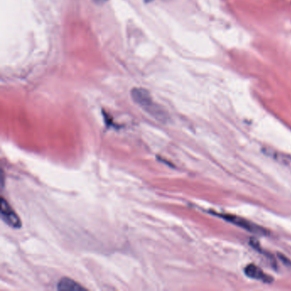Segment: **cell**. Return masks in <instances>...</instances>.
I'll return each mask as SVG.
<instances>
[{"label": "cell", "instance_id": "6", "mask_svg": "<svg viewBox=\"0 0 291 291\" xmlns=\"http://www.w3.org/2000/svg\"><path fill=\"white\" fill-rule=\"evenodd\" d=\"M262 151L264 152L266 155L269 156V157L273 158V160L281 162V163L285 164V165H291V157L288 155H284V154H280L276 150L268 148V149H263Z\"/></svg>", "mask_w": 291, "mask_h": 291}, {"label": "cell", "instance_id": "7", "mask_svg": "<svg viewBox=\"0 0 291 291\" xmlns=\"http://www.w3.org/2000/svg\"><path fill=\"white\" fill-rule=\"evenodd\" d=\"M97 1H102V2H104V1H107V0H97Z\"/></svg>", "mask_w": 291, "mask_h": 291}, {"label": "cell", "instance_id": "3", "mask_svg": "<svg viewBox=\"0 0 291 291\" xmlns=\"http://www.w3.org/2000/svg\"><path fill=\"white\" fill-rule=\"evenodd\" d=\"M1 218L10 227L15 229L21 227V219L17 216V214L3 198H2L1 201Z\"/></svg>", "mask_w": 291, "mask_h": 291}, {"label": "cell", "instance_id": "2", "mask_svg": "<svg viewBox=\"0 0 291 291\" xmlns=\"http://www.w3.org/2000/svg\"><path fill=\"white\" fill-rule=\"evenodd\" d=\"M214 215L219 216L222 218H224V220L230 222L231 224H236L239 227L243 228L244 230H248L249 232L255 234H261V235H266L268 234L267 230L264 228L261 227L260 225L254 224L253 222L249 221L245 218H241L237 216H231V215H218L214 213Z\"/></svg>", "mask_w": 291, "mask_h": 291}, {"label": "cell", "instance_id": "5", "mask_svg": "<svg viewBox=\"0 0 291 291\" xmlns=\"http://www.w3.org/2000/svg\"><path fill=\"white\" fill-rule=\"evenodd\" d=\"M58 291H83L85 290V288H83L81 285H79L73 279L64 278L58 283Z\"/></svg>", "mask_w": 291, "mask_h": 291}, {"label": "cell", "instance_id": "4", "mask_svg": "<svg viewBox=\"0 0 291 291\" xmlns=\"http://www.w3.org/2000/svg\"><path fill=\"white\" fill-rule=\"evenodd\" d=\"M244 273L250 279L260 280L261 282L271 283L273 281L272 277L267 275V273H265L260 267L255 265L250 264L247 266L244 269Z\"/></svg>", "mask_w": 291, "mask_h": 291}, {"label": "cell", "instance_id": "1", "mask_svg": "<svg viewBox=\"0 0 291 291\" xmlns=\"http://www.w3.org/2000/svg\"><path fill=\"white\" fill-rule=\"evenodd\" d=\"M132 96L135 103L142 107L149 115H153L156 119L165 118L163 111L152 100L150 95L146 90L141 88L134 89L132 91Z\"/></svg>", "mask_w": 291, "mask_h": 291}]
</instances>
